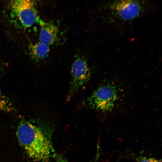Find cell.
Masks as SVG:
<instances>
[{"label":"cell","mask_w":162,"mask_h":162,"mask_svg":"<svg viewBox=\"0 0 162 162\" xmlns=\"http://www.w3.org/2000/svg\"><path fill=\"white\" fill-rule=\"evenodd\" d=\"M17 135L29 157L39 162H47L54 151L48 137L38 127L26 121L21 122Z\"/></svg>","instance_id":"6da1fadb"},{"label":"cell","mask_w":162,"mask_h":162,"mask_svg":"<svg viewBox=\"0 0 162 162\" xmlns=\"http://www.w3.org/2000/svg\"><path fill=\"white\" fill-rule=\"evenodd\" d=\"M116 87L111 84L100 86L86 100L91 107L104 112L111 111L118 98Z\"/></svg>","instance_id":"7a4b0ae2"},{"label":"cell","mask_w":162,"mask_h":162,"mask_svg":"<svg viewBox=\"0 0 162 162\" xmlns=\"http://www.w3.org/2000/svg\"><path fill=\"white\" fill-rule=\"evenodd\" d=\"M10 5L12 12L25 28L30 27L41 20L40 19L34 1L12 0Z\"/></svg>","instance_id":"3957f363"},{"label":"cell","mask_w":162,"mask_h":162,"mask_svg":"<svg viewBox=\"0 0 162 162\" xmlns=\"http://www.w3.org/2000/svg\"><path fill=\"white\" fill-rule=\"evenodd\" d=\"M144 3L143 1L136 0H117L110 2L108 7L113 16L128 21L142 13Z\"/></svg>","instance_id":"277c9868"},{"label":"cell","mask_w":162,"mask_h":162,"mask_svg":"<svg viewBox=\"0 0 162 162\" xmlns=\"http://www.w3.org/2000/svg\"><path fill=\"white\" fill-rule=\"evenodd\" d=\"M91 72L87 59L83 56L76 58L71 67V78L68 98H70L90 79Z\"/></svg>","instance_id":"5b68a950"},{"label":"cell","mask_w":162,"mask_h":162,"mask_svg":"<svg viewBox=\"0 0 162 162\" xmlns=\"http://www.w3.org/2000/svg\"><path fill=\"white\" fill-rule=\"evenodd\" d=\"M39 41L49 46L53 44L56 41L59 32L57 26L52 21L44 22L42 20Z\"/></svg>","instance_id":"8992f818"},{"label":"cell","mask_w":162,"mask_h":162,"mask_svg":"<svg viewBox=\"0 0 162 162\" xmlns=\"http://www.w3.org/2000/svg\"><path fill=\"white\" fill-rule=\"evenodd\" d=\"M50 51V46L39 41L31 46L30 54L32 60L37 62L47 57Z\"/></svg>","instance_id":"52a82bcc"},{"label":"cell","mask_w":162,"mask_h":162,"mask_svg":"<svg viewBox=\"0 0 162 162\" xmlns=\"http://www.w3.org/2000/svg\"><path fill=\"white\" fill-rule=\"evenodd\" d=\"M14 110L11 100L2 93L0 87V111L9 112Z\"/></svg>","instance_id":"ba28073f"},{"label":"cell","mask_w":162,"mask_h":162,"mask_svg":"<svg viewBox=\"0 0 162 162\" xmlns=\"http://www.w3.org/2000/svg\"><path fill=\"white\" fill-rule=\"evenodd\" d=\"M56 162H69L64 157L55 151L52 154Z\"/></svg>","instance_id":"9c48e42d"},{"label":"cell","mask_w":162,"mask_h":162,"mask_svg":"<svg viewBox=\"0 0 162 162\" xmlns=\"http://www.w3.org/2000/svg\"><path fill=\"white\" fill-rule=\"evenodd\" d=\"M137 162H162L160 160L153 158L142 157L138 159Z\"/></svg>","instance_id":"30bf717a"},{"label":"cell","mask_w":162,"mask_h":162,"mask_svg":"<svg viewBox=\"0 0 162 162\" xmlns=\"http://www.w3.org/2000/svg\"><path fill=\"white\" fill-rule=\"evenodd\" d=\"M100 146L99 142L98 143L97 149L95 158L93 162H98L100 156Z\"/></svg>","instance_id":"8fae6325"}]
</instances>
